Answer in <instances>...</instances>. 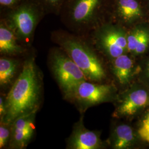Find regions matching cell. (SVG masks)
Here are the masks:
<instances>
[{
    "label": "cell",
    "instance_id": "14",
    "mask_svg": "<svg viewBox=\"0 0 149 149\" xmlns=\"http://www.w3.org/2000/svg\"><path fill=\"white\" fill-rule=\"evenodd\" d=\"M134 139L133 129L126 124L116 127L114 132L113 145L115 149H123L129 147Z\"/></svg>",
    "mask_w": 149,
    "mask_h": 149
},
{
    "label": "cell",
    "instance_id": "7",
    "mask_svg": "<svg viewBox=\"0 0 149 149\" xmlns=\"http://www.w3.org/2000/svg\"><path fill=\"white\" fill-rule=\"evenodd\" d=\"M95 36V40L98 47L113 59L128 50L127 37L118 28L106 26L98 29Z\"/></svg>",
    "mask_w": 149,
    "mask_h": 149
},
{
    "label": "cell",
    "instance_id": "5",
    "mask_svg": "<svg viewBox=\"0 0 149 149\" xmlns=\"http://www.w3.org/2000/svg\"><path fill=\"white\" fill-rule=\"evenodd\" d=\"M51 61L54 76L67 97L80 82L88 80L82 70L61 48L54 49Z\"/></svg>",
    "mask_w": 149,
    "mask_h": 149
},
{
    "label": "cell",
    "instance_id": "3",
    "mask_svg": "<svg viewBox=\"0 0 149 149\" xmlns=\"http://www.w3.org/2000/svg\"><path fill=\"white\" fill-rule=\"evenodd\" d=\"M46 15L37 0H22L14 7L1 8L0 21L15 33L19 43L28 46L38 24Z\"/></svg>",
    "mask_w": 149,
    "mask_h": 149
},
{
    "label": "cell",
    "instance_id": "2",
    "mask_svg": "<svg viewBox=\"0 0 149 149\" xmlns=\"http://www.w3.org/2000/svg\"><path fill=\"white\" fill-rule=\"evenodd\" d=\"M52 39L79 66L87 80L98 81L104 78L101 63L85 38L59 31L52 34Z\"/></svg>",
    "mask_w": 149,
    "mask_h": 149
},
{
    "label": "cell",
    "instance_id": "16",
    "mask_svg": "<svg viewBox=\"0 0 149 149\" xmlns=\"http://www.w3.org/2000/svg\"><path fill=\"white\" fill-rule=\"evenodd\" d=\"M149 34V32L141 29L133 31L127 37L128 51L134 53L139 44Z\"/></svg>",
    "mask_w": 149,
    "mask_h": 149
},
{
    "label": "cell",
    "instance_id": "9",
    "mask_svg": "<svg viewBox=\"0 0 149 149\" xmlns=\"http://www.w3.org/2000/svg\"><path fill=\"white\" fill-rule=\"evenodd\" d=\"M101 140L95 132L85 128L83 118L74 125L68 142V148L72 149H97L101 146Z\"/></svg>",
    "mask_w": 149,
    "mask_h": 149
},
{
    "label": "cell",
    "instance_id": "1",
    "mask_svg": "<svg viewBox=\"0 0 149 149\" xmlns=\"http://www.w3.org/2000/svg\"><path fill=\"white\" fill-rule=\"evenodd\" d=\"M41 84L33 57L27 59L5 100V116L1 122L11 124L17 118L37 112Z\"/></svg>",
    "mask_w": 149,
    "mask_h": 149
},
{
    "label": "cell",
    "instance_id": "8",
    "mask_svg": "<svg viewBox=\"0 0 149 149\" xmlns=\"http://www.w3.org/2000/svg\"><path fill=\"white\" fill-rule=\"evenodd\" d=\"M36 112L17 118L11 124L10 145L13 149L26 148L34 133Z\"/></svg>",
    "mask_w": 149,
    "mask_h": 149
},
{
    "label": "cell",
    "instance_id": "11",
    "mask_svg": "<svg viewBox=\"0 0 149 149\" xmlns=\"http://www.w3.org/2000/svg\"><path fill=\"white\" fill-rule=\"evenodd\" d=\"M24 47L19 44L15 33L3 22L0 21L1 54L11 56L19 55L26 51Z\"/></svg>",
    "mask_w": 149,
    "mask_h": 149
},
{
    "label": "cell",
    "instance_id": "19",
    "mask_svg": "<svg viewBox=\"0 0 149 149\" xmlns=\"http://www.w3.org/2000/svg\"><path fill=\"white\" fill-rule=\"evenodd\" d=\"M139 134L142 138L149 141V113L144 119Z\"/></svg>",
    "mask_w": 149,
    "mask_h": 149
},
{
    "label": "cell",
    "instance_id": "6",
    "mask_svg": "<svg viewBox=\"0 0 149 149\" xmlns=\"http://www.w3.org/2000/svg\"><path fill=\"white\" fill-rule=\"evenodd\" d=\"M86 80L80 82L68 97L74 99L81 108L100 103L108 100L112 94V87L107 85H97Z\"/></svg>",
    "mask_w": 149,
    "mask_h": 149
},
{
    "label": "cell",
    "instance_id": "17",
    "mask_svg": "<svg viewBox=\"0 0 149 149\" xmlns=\"http://www.w3.org/2000/svg\"><path fill=\"white\" fill-rule=\"evenodd\" d=\"M43 6L47 15L54 14L59 16L66 0H37Z\"/></svg>",
    "mask_w": 149,
    "mask_h": 149
},
{
    "label": "cell",
    "instance_id": "13",
    "mask_svg": "<svg viewBox=\"0 0 149 149\" xmlns=\"http://www.w3.org/2000/svg\"><path fill=\"white\" fill-rule=\"evenodd\" d=\"M114 59L113 65L114 74L121 84H125L130 79L133 62L128 55L124 54Z\"/></svg>",
    "mask_w": 149,
    "mask_h": 149
},
{
    "label": "cell",
    "instance_id": "20",
    "mask_svg": "<svg viewBox=\"0 0 149 149\" xmlns=\"http://www.w3.org/2000/svg\"><path fill=\"white\" fill-rule=\"evenodd\" d=\"M149 45V34L143 39L135 50L134 53L140 54L144 53Z\"/></svg>",
    "mask_w": 149,
    "mask_h": 149
},
{
    "label": "cell",
    "instance_id": "4",
    "mask_svg": "<svg viewBox=\"0 0 149 149\" xmlns=\"http://www.w3.org/2000/svg\"><path fill=\"white\" fill-rule=\"evenodd\" d=\"M104 0H66L59 16L73 31L86 33L98 23Z\"/></svg>",
    "mask_w": 149,
    "mask_h": 149
},
{
    "label": "cell",
    "instance_id": "22",
    "mask_svg": "<svg viewBox=\"0 0 149 149\" xmlns=\"http://www.w3.org/2000/svg\"><path fill=\"white\" fill-rule=\"evenodd\" d=\"M6 102L5 100L3 97L0 98V117L1 120L3 119L6 114Z\"/></svg>",
    "mask_w": 149,
    "mask_h": 149
},
{
    "label": "cell",
    "instance_id": "23",
    "mask_svg": "<svg viewBox=\"0 0 149 149\" xmlns=\"http://www.w3.org/2000/svg\"><path fill=\"white\" fill-rule=\"evenodd\" d=\"M148 75L149 76V63L148 64Z\"/></svg>",
    "mask_w": 149,
    "mask_h": 149
},
{
    "label": "cell",
    "instance_id": "18",
    "mask_svg": "<svg viewBox=\"0 0 149 149\" xmlns=\"http://www.w3.org/2000/svg\"><path fill=\"white\" fill-rule=\"evenodd\" d=\"M11 124L1 122L0 125V148H4L10 141Z\"/></svg>",
    "mask_w": 149,
    "mask_h": 149
},
{
    "label": "cell",
    "instance_id": "15",
    "mask_svg": "<svg viewBox=\"0 0 149 149\" xmlns=\"http://www.w3.org/2000/svg\"><path fill=\"white\" fill-rule=\"evenodd\" d=\"M18 66L17 61L8 58L0 59V85H8L13 80Z\"/></svg>",
    "mask_w": 149,
    "mask_h": 149
},
{
    "label": "cell",
    "instance_id": "12",
    "mask_svg": "<svg viewBox=\"0 0 149 149\" xmlns=\"http://www.w3.org/2000/svg\"><path fill=\"white\" fill-rule=\"evenodd\" d=\"M115 15L124 22H129L141 16V12L136 0H115Z\"/></svg>",
    "mask_w": 149,
    "mask_h": 149
},
{
    "label": "cell",
    "instance_id": "10",
    "mask_svg": "<svg viewBox=\"0 0 149 149\" xmlns=\"http://www.w3.org/2000/svg\"><path fill=\"white\" fill-rule=\"evenodd\" d=\"M149 100V95L146 91L144 90L134 91L124 98L118 107L117 112L120 116H132L145 106Z\"/></svg>",
    "mask_w": 149,
    "mask_h": 149
},
{
    "label": "cell",
    "instance_id": "21",
    "mask_svg": "<svg viewBox=\"0 0 149 149\" xmlns=\"http://www.w3.org/2000/svg\"><path fill=\"white\" fill-rule=\"evenodd\" d=\"M22 0H0L1 8H8L18 5Z\"/></svg>",
    "mask_w": 149,
    "mask_h": 149
}]
</instances>
